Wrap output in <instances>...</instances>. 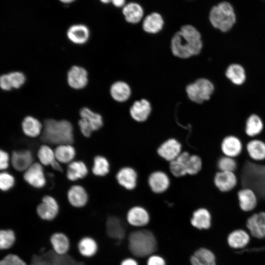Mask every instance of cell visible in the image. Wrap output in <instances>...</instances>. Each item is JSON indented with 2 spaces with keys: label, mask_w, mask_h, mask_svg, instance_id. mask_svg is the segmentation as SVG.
<instances>
[{
  "label": "cell",
  "mask_w": 265,
  "mask_h": 265,
  "mask_svg": "<svg viewBox=\"0 0 265 265\" xmlns=\"http://www.w3.org/2000/svg\"><path fill=\"white\" fill-rule=\"evenodd\" d=\"M236 159L238 164L236 188H251L257 194L259 202L265 201V163L252 160L244 150Z\"/></svg>",
  "instance_id": "cell-1"
},
{
  "label": "cell",
  "mask_w": 265,
  "mask_h": 265,
  "mask_svg": "<svg viewBox=\"0 0 265 265\" xmlns=\"http://www.w3.org/2000/svg\"><path fill=\"white\" fill-rule=\"evenodd\" d=\"M170 47L172 54L181 59L198 55L203 48L202 35L194 26H183L171 38Z\"/></svg>",
  "instance_id": "cell-2"
},
{
  "label": "cell",
  "mask_w": 265,
  "mask_h": 265,
  "mask_svg": "<svg viewBox=\"0 0 265 265\" xmlns=\"http://www.w3.org/2000/svg\"><path fill=\"white\" fill-rule=\"evenodd\" d=\"M73 127L66 120L48 119L45 120L41 139L45 143L61 145L72 144L74 140Z\"/></svg>",
  "instance_id": "cell-3"
},
{
  "label": "cell",
  "mask_w": 265,
  "mask_h": 265,
  "mask_svg": "<svg viewBox=\"0 0 265 265\" xmlns=\"http://www.w3.org/2000/svg\"><path fill=\"white\" fill-rule=\"evenodd\" d=\"M157 248L156 238L147 230H139L132 232L128 238V248L135 257L144 258L150 256Z\"/></svg>",
  "instance_id": "cell-4"
},
{
  "label": "cell",
  "mask_w": 265,
  "mask_h": 265,
  "mask_svg": "<svg viewBox=\"0 0 265 265\" xmlns=\"http://www.w3.org/2000/svg\"><path fill=\"white\" fill-rule=\"evenodd\" d=\"M209 20L214 28L223 32L228 31L236 21L233 6L227 1L219 3L212 8L209 14Z\"/></svg>",
  "instance_id": "cell-5"
},
{
  "label": "cell",
  "mask_w": 265,
  "mask_h": 265,
  "mask_svg": "<svg viewBox=\"0 0 265 265\" xmlns=\"http://www.w3.org/2000/svg\"><path fill=\"white\" fill-rule=\"evenodd\" d=\"M185 91L190 102L201 105L211 99L214 91V86L209 79L201 77L187 84Z\"/></svg>",
  "instance_id": "cell-6"
},
{
  "label": "cell",
  "mask_w": 265,
  "mask_h": 265,
  "mask_svg": "<svg viewBox=\"0 0 265 265\" xmlns=\"http://www.w3.org/2000/svg\"><path fill=\"white\" fill-rule=\"evenodd\" d=\"M238 183V177L235 172L217 171L213 177V184L220 192L225 193L235 189Z\"/></svg>",
  "instance_id": "cell-7"
},
{
  "label": "cell",
  "mask_w": 265,
  "mask_h": 265,
  "mask_svg": "<svg viewBox=\"0 0 265 265\" xmlns=\"http://www.w3.org/2000/svg\"><path fill=\"white\" fill-rule=\"evenodd\" d=\"M23 179L33 188L40 189L44 187L47 182L43 165L34 162L23 172Z\"/></svg>",
  "instance_id": "cell-8"
},
{
  "label": "cell",
  "mask_w": 265,
  "mask_h": 265,
  "mask_svg": "<svg viewBox=\"0 0 265 265\" xmlns=\"http://www.w3.org/2000/svg\"><path fill=\"white\" fill-rule=\"evenodd\" d=\"M59 207L56 200L52 196L45 195L36 208V212L41 219L50 221L58 215Z\"/></svg>",
  "instance_id": "cell-9"
},
{
  "label": "cell",
  "mask_w": 265,
  "mask_h": 265,
  "mask_svg": "<svg viewBox=\"0 0 265 265\" xmlns=\"http://www.w3.org/2000/svg\"><path fill=\"white\" fill-rule=\"evenodd\" d=\"M237 198L240 210L245 213L255 211L259 203V198L254 191L248 187H241L238 190Z\"/></svg>",
  "instance_id": "cell-10"
},
{
  "label": "cell",
  "mask_w": 265,
  "mask_h": 265,
  "mask_svg": "<svg viewBox=\"0 0 265 265\" xmlns=\"http://www.w3.org/2000/svg\"><path fill=\"white\" fill-rule=\"evenodd\" d=\"M245 225L253 237L259 239L265 238V211L253 212L247 217Z\"/></svg>",
  "instance_id": "cell-11"
},
{
  "label": "cell",
  "mask_w": 265,
  "mask_h": 265,
  "mask_svg": "<svg viewBox=\"0 0 265 265\" xmlns=\"http://www.w3.org/2000/svg\"><path fill=\"white\" fill-rule=\"evenodd\" d=\"M220 149L222 155L237 158L243 151L244 145L238 136L234 134H228L222 139Z\"/></svg>",
  "instance_id": "cell-12"
},
{
  "label": "cell",
  "mask_w": 265,
  "mask_h": 265,
  "mask_svg": "<svg viewBox=\"0 0 265 265\" xmlns=\"http://www.w3.org/2000/svg\"><path fill=\"white\" fill-rule=\"evenodd\" d=\"M33 160L32 153L28 149L14 150L10 154V166L18 172H24Z\"/></svg>",
  "instance_id": "cell-13"
},
{
  "label": "cell",
  "mask_w": 265,
  "mask_h": 265,
  "mask_svg": "<svg viewBox=\"0 0 265 265\" xmlns=\"http://www.w3.org/2000/svg\"><path fill=\"white\" fill-rule=\"evenodd\" d=\"M67 82L68 85L74 89L84 88L88 82L87 71L80 66H72L67 74Z\"/></svg>",
  "instance_id": "cell-14"
},
{
  "label": "cell",
  "mask_w": 265,
  "mask_h": 265,
  "mask_svg": "<svg viewBox=\"0 0 265 265\" xmlns=\"http://www.w3.org/2000/svg\"><path fill=\"white\" fill-rule=\"evenodd\" d=\"M152 106L150 102L146 99L141 98L133 102L129 109L131 118L138 123L146 121L150 116Z\"/></svg>",
  "instance_id": "cell-15"
},
{
  "label": "cell",
  "mask_w": 265,
  "mask_h": 265,
  "mask_svg": "<svg viewBox=\"0 0 265 265\" xmlns=\"http://www.w3.org/2000/svg\"><path fill=\"white\" fill-rule=\"evenodd\" d=\"M181 143L174 138H169L162 143L157 149L159 156L170 162L182 152Z\"/></svg>",
  "instance_id": "cell-16"
},
{
  "label": "cell",
  "mask_w": 265,
  "mask_h": 265,
  "mask_svg": "<svg viewBox=\"0 0 265 265\" xmlns=\"http://www.w3.org/2000/svg\"><path fill=\"white\" fill-rule=\"evenodd\" d=\"M148 184L154 193L160 194L166 191L170 186V180L164 172L157 170L152 172L148 178Z\"/></svg>",
  "instance_id": "cell-17"
},
{
  "label": "cell",
  "mask_w": 265,
  "mask_h": 265,
  "mask_svg": "<svg viewBox=\"0 0 265 265\" xmlns=\"http://www.w3.org/2000/svg\"><path fill=\"white\" fill-rule=\"evenodd\" d=\"M249 159L256 162L265 160V141L259 138H250L244 146Z\"/></svg>",
  "instance_id": "cell-18"
},
{
  "label": "cell",
  "mask_w": 265,
  "mask_h": 265,
  "mask_svg": "<svg viewBox=\"0 0 265 265\" xmlns=\"http://www.w3.org/2000/svg\"><path fill=\"white\" fill-rule=\"evenodd\" d=\"M137 173L132 167L125 166L120 168L116 175L119 185L127 190L134 189L137 183Z\"/></svg>",
  "instance_id": "cell-19"
},
{
  "label": "cell",
  "mask_w": 265,
  "mask_h": 265,
  "mask_svg": "<svg viewBox=\"0 0 265 265\" xmlns=\"http://www.w3.org/2000/svg\"><path fill=\"white\" fill-rule=\"evenodd\" d=\"M50 243L53 252L59 256H65L70 249V239L61 232L53 233L50 237Z\"/></svg>",
  "instance_id": "cell-20"
},
{
  "label": "cell",
  "mask_w": 265,
  "mask_h": 265,
  "mask_svg": "<svg viewBox=\"0 0 265 265\" xmlns=\"http://www.w3.org/2000/svg\"><path fill=\"white\" fill-rule=\"evenodd\" d=\"M126 219L128 223L132 226L142 227L149 222L150 215L144 207L135 206L128 211Z\"/></svg>",
  "instance_id": "cell-21"
},
{
  "label": "cell",
  "mask_w": 265,
  "mask_h": 265,
  "mask_svg": "<svg viewBox=\"0 0 265 265\" xmlns=\"http://www.w3.org/2000/svg\"><path fill=\"white\" fill-rule=\"evenodd\" d=\"M265 124L262 118L257 114H250L245 119L244 132L249 138L258 137L264 131Z\"/></svg>",
  "instance_id": "cell-22"
},
{
  "label": "cell",
  "mask_w": 265,
  "mask_h": 265,
  "mask_svg": "<svg viewBox=\"0 0 265 265\" xmlns=\"http://www.w3.org/2000/svg\"><path fill=\"white\" fill-rule=\"evenodd\" d=\"M69 40L76 45H83L89 40L90 31L88 27L83 24H75L68 28L66 33Z\"/></svg>",
  "instance_id": "cell-23"
},
{
  "label": "cell",
  "mask_w": 265,
  "mask_h": 265,
  "mask_svg": "<svg viewBox=\"0 0 265 265\" xmlns=\"http://www.w3.org/2000/svg\"><path fill=\"white\" fill-rule=\"evenodd\" d=\"M67 199L74 207L80 208L85 206L88 200L86 189L81 186L75 185L71 186L67 191Z\"/></svg>",
  "instance_id": "cell-24"
},
{
  "label": "cell",
  "mask_w": 265,
  "mask_h": 265,
  "mask_svg": "<svg viewBox=\"0 0 265 265\" xmlns=\"http://www.w3.org/2000/svg\"><path fill=\"white\" fill-rule=\"evenodd\" d=\"M39 163L43 166L50 165L54 170L62 171L60 163L55 158L54 150L47 144L42 145L37 151Z\"/></svg>",
  "instance_id": "cell-25"
},
{
  "label": "cell",
  "mask_w": 265,
  "mask_h": 265,
  "mask_svg": "<svg viewBox=\"0 0 265 265\" xmlns=\"http://www.w3.org/2000/svg\"><path fill=\"white\" fill-rule=\"evenodd\" d=\"M132 88L130 85L123 80L114 82L109 88L110 96L113 100L118 103L127 101L132 95Z\"/></svg>",
  "instance_id": "cell-26"
},
{
  "label": "cell",
  "mask_w": 265,
  "mask_h": 265,
  "mask_svg": "<svg viewBox=\"0 0 265 265\" xmlns=\"http://www.w3.org/2000/svg\"><path fill=\"white\" fill-rule=\"evenodd\" d=\"M212 215L205 208H200L194 211L190 219L192 226L199 229H208L212 224Z\"/></svg>",
  "instance_id": "cell-27"
},
{
  "label": "cell",
  "mask_w": 265,
  "mask_h": 265,
  "mask_svg": "<svg viewBox=\"0 0 265 265\" xmlns=\"http://www.w3.org/2000/svg\"><path fill=\"white\" fill-rule=\"evenodd\" d=\"M22 130L24 134L30 138H36L41 135L43 124L32 116H26L22 121Z\"/></svg>",
  "instance_id": "cell-28"
},
{
  "label": "cell",
  "mask_w": 265,
  "mask_h": 265,
  "mask_svg": "<svg viewBox=\"0 0 265 265\" xmlns=\"http://www.w3.org/2000/svg\"><path fill=\"white\" fill-rule=\"evenodd\" d=\"M79 254L85 258H92L95 256L99 250L98 242L93 237L86 236L82 237L77 244Z\"/></svg>",
  "instance_id": "cell-29"
},
{
  "label": "cell",
  "mask_w": 265,
  "mask_h": 265,
  "mask_svg": "<svg viewBox=\"0 0 265 265\" xmlns=\"http://www.w3.org/2000/svg\"><path fill=\"white\" fill-rule=\"evenodd\" d=\"M164 20L161 15L157 12H153L144 19L142 27L147 33L156 34L162 30Z\"/></svg>",
  "instance_id": "cell-30"
},
{
  "label": "cell",
  "mask_w": 265,
  "mask_h": 265,
  "mask_svg": "<svg viewBox=\"0 0 265 265\" xmlns=\"http://www.w3.org/2000/svg\"><path fill=\"white\" fill-rule=\"evenodd\" d=\"M191 265H216L215 256L210 250L200 248L190 257Z\"/></svg>",
  "instance_id": "cell-31"
},
{
  "label": "cell",
  "mask_w": 265,
  "mask_h": 265,
  "mask_svg": "<svg viewBox=\"0 0 265 265\" xmlns=\"http://www.w3.org/2000/svg\"><path fill=\"white\" fill-rule=\"evenodd\" d=\"M88 170L85 163L80 160L73 161L68 164L66 177L71 181H76L85 177Z\"/></svg>",
  "instance_id": "cell-32"
},
{
  "label": "cell",
  "mask_w": 265,
  "mask_h": 265,
  "mask_svg": "<svg viewBox=\"0 0 265 265\" xmlns=\"http://www.w3.org/2000/svg\"><path fill=\"white\" fill-rule=\"evenodd\" d=\"M126 21L131 24H137L143 18L144 11L142 6L136 2H130L123 8Z\"/></svg>",
  "instance_id": "cell-33"
},
{
  "label": "cell",
  "mask_w": 265,
  "mask_h": 265,
  "mask_svg": "<svg viewBox=\"0 0 265 265\" xmlns=\"http://www.w3.org/2000/svg\"><path fill=\"white\" fill-rule=\"evenodd\" d=\"M226 78L237 85L242 84L245 81L246 76L244 68L239 64L232 63L225 71Z\"/></svg>",
  "instance_id": "cell-34"
},
{
  "label": "cell",
  "mask_w": 265,
  "mask_h": 265,
  "mask_svg": "<svg viewBox=\"0 0 265 265\" xmlns=\"http://www.w3.org/2000/svg\"><path fill=\"white\" fill-rule=\"evenodd\" d=\"M250 236L243 229H236L229 234L227 238L229 245L235 249H240L245 247L249 242Z\"/></svg>",
  "instance_id": "cell-35"
},
{
  "label": "cell",
  "mask_w": 265,
  "mask_h": 265,
  "mask_svg": "<svg viewBox=\"0 0 265 265\" xmlns=\"http://www.w3.org/2000/svg\"><path fill=\"white\" fill-rule=\"evenodd\" d=\"M54 151L56 159L60 163H70L76 155V149L71 144L57 145Z\"/></svg>",
  "instance_id": "cell-36"
},
{
  "label": "cell",
  "mask_w": 265,
  "mask_h": 265,
  "mask_svg": "<svg viewBox=\"0 0 265 265\" xmlns=\"http://www.w3.org/2000/svg\"><path fill=\"white\" fill-rule=\"evenodd\" d=\"M80 118L84 119L93 132L100 129L103 126V118L101 114L87 107H84L80 111Z\"/></svg>",
  "instance_id": "cell-37"
},
{
  "label": "cell",
  "mask_w": 265,
  "mask_h": 265,
  "mask_svg": "<svg viewBox=\"0 0 265 265\" xmlns=\"http://www.w3.org/2000/svg\"><path fill=\"white\" fill-rule=\"evenodd\" d=\"M190 154L184 151L173 160L169 162V170L171 174L176 177H181L186 175V160Z\"/></svg>",
  "instance_id": "cell-38"
},
{
  "label": "cell",
  "mask_w": 265,
  "mask_h": 265,
  "mask_svg": "<svg viewBox=\"0 0 265 265\" xmlns=\"http://www.w3.org/2000/svg\"><path fill=\"white\" fill-rule=\"evenodd\" d=\"M217 171H229L237 173L238 164L236 158L221 155L216 161Z\"/></svg>",
  "instance_id": "cell-39"
},
{
  "label": "cell",
  "mask_w": 265,
  "mask_h": 265,
  "mask_svg": "<svg viewBox=\"0 0 265 265\" xmlns=\"http://www.w3.org/2000/svg\"><path fill=\"white\" fill-rule=\"evenodd\" d=\"M109 171V162L105 157L98 155L94 157L92 168V171L94 175L104 177L107 175Z\"/></svg>",
  "instance_id": "cell-40"
},
{
  "label": "cell",
  "mask_w": 265,
  "mask_h": 265,
  "mask_svg": "<svg viewBox=\"0 0 265 265\" xmlns=\"http://www.w3.org/2000/svg\"><path fill=\"white\" fill-rule=\"evenodd\" d=\"M203 163L201 159L196 155H189L186 160L187 175H194L201 170Z\"/></svg>",
  "instance_id": "cell-41"
},
{
  "label": "cell",
  "mask_w": 265,
  "mask_h": 265,
  "mask_svg": "<svg viewBox=\"0 0 265 265\" xmlns=\"http://www.w3.org/2000/svg\"><path fill=\"white\" fill-rule=\"evenodd\" d=\"M16 240L15 233L10 229H0V250L11 248Z\"/></svg>",
  "instance_id": "cell-42"
},
{
  "label": "cell",
  "mask_w": 265,
  "mask_h": 265,
  "mask_svg": "<svg viewBox=\"0 0 265 265\" xmlns=\"http://www.w3.org/2000/svg\"><path fill=\"white\" fill-rule=\"evenodd\" d=\"M14 176L6 171H0V191L6 192L11 190L15 186Z\"/></svg>",
  "instance_id": "cell-43"
},
{
  "label": "cell",
  "mask_w": 265,
  "mask_h": 265,
  "mask_svg": "<svg viewBox=\"0 0 265 265\" xmlns=\"http://www.w3.org/2000/svg\"><path fill=\"white\" fill-rule=\"evenodd\" d=\"M106 230L107 234L113 237H120L119 234L123 233V230L120 220L117 217L111 216L106 221Z\"/></svg>",
  "instance_id": "cell-44"
},
{
  "label": "cell",
  "mask_w": 265,
  "mask_h": 265,
  "mask_svg": "<svg viewBox=\"0 0 265 265\" xmlns=\"http://www.w3.org/2000/svg\"><path fill=\"white\" fill-rule=\"evenodd\" d=\"M8 74L12 88H19L25 83L26 77L23 73L15 71Z\"/></svg>",
  "instance_id": "cell-45"
},
{
  "label": "cell",
  "mask_w": 265,
  "mask_h": 265,
  "mask_svg": "<svg viewBox=\"0 0 265 265\" xmlns=\"http://www.w3.org/2000/svg\"><path fill=\"white\" fill-rule=\"evenodd\" d=\"M0 265H27L19 256L10 254L0 260Z\"/></svg>",
  "instance_id": "cell-46"
},
{
  "label": "cell",
  "mask_w": 265,
  "mask_h": 265,
  "mask_svg": "<svg viewBox=\"0 0 265 265\" xmlns=\"http://www.w3.org/2000/svg\"><path fill=\"white\" fill-rule=\"evenodd\" d=\"M10 166V154L0 148V171H6Z\"/></svg>",
  "instance_id": "cell-47"
},
{
  "label": "cell",
  "mask_w": 265,
  "mask_h": 265,
  "mask_svg": "<svg viewBox=\"0 0 265 265\" xmlns=\"http://www.w3.org/2000/svg\"><path fill=\"white\" fill-rule=\"evenodd\" d=\"M78 125L81 133L84 136L86 137L91 136L93 131L84 119L80 118L78 121Z\"/></svg>",
  "instance_id": "cell-48"
},
{
  "label": "cell",
  "mask_w": 265,
  "mask_h": 265,
  "mask_svg": "<svg viewBox=\"0 0 265 265\" xmlns=\"http://www.w3.org/2000/svg\"><path fill=\"white\" fill-rule=\"evenodd\" d=\"M0 88L5 91H9L12 88L8 74L0 76Z\"/></svg>",
  "instance_id": "cell-49"
},
{
  "label": "cell",
  "mask_w": 265,
  "mask_h": 265,
  "mask_svg": "<svg viewBox=\"0 0 265 265\" xmlns=\"http://www.w3.org/2000/svg\"><path fill=\"white\" fill-rule=\"evenodd\" d=\"M147 265H166V264L161 257L158 255H151L147 260Z\"/></svg>",
  "instance_id": "cell-50"
},
{
  "label": "cell",
  "mask_w": 265,
  "mask_h": 265,
  "mask_svg": "<svg viewBox=\"0 0 265 265\" xmlns=\"http://www.w3.org/2000/svg\"><path fill=\"white\" fill-rule=\"evenodd\" d=\"M120 265H138L137 262L131 258H127L122 261Z\"/></svg>",
  "instance_id": "cell-51"
},
{
  "label": "cell",
  "mask_w": 265,
  "mask_h": 265,
  "mask_svg": "<svg viewBox=\"0 0 265 265\" xmlns=\"http://www.w3.org/2000/svg\"><path fill=\"white\" fill-rule=\"evenodd\" d=\"M111 2L115 6L120 7L125 6V0H111Z\"/></svg>",
  "instance_id": "cell-52"
},
{
  "label": "cell",
  "mask_w": 265,
  "mask_h": 265,
  "mask_svg": "<svg viewBox=\"0 0 265 265\" xmlns=\"http://www.w3.org/2000/svg\"><path fill=\"white\" fill-rule=\"evenodd\" d=\"M61 2L64 3H69L73 2L75 0H59Z\"/></svg>",
  "instance_id": "cell-53"
},
{
  "label": "cell",
  "mask_w": 265,
  "mask_h": 265,
  "mask_svg": "<svg viewBox=\"0 0 265 265\" xmlns=\"http://www.w3.org/2000/svg\"><path fill=\"white\" fill-rule=\"evenodd\" d=\"M104 3H108L111 2V0H100Z\"/></svg>",
  "instance_id": "cell-54"
}]
</instances>
